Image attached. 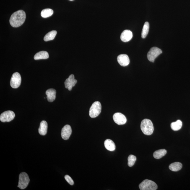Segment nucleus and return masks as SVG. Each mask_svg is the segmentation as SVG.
Instances as JSON below:
<instances>
[{
	"label": "nucleus",
	"instance_id": "nucleus-17",
	"mask_svg": "<svg viewBox=\"0 0 190 190\" xmlns=\"http://www.w3.org/2000/svg\"><path fill=\"white\" fill-rule=\"evenodd\" d=\"M105 147L107 150L112 152L116 149L115 143L111 139H107L104 142Z\"/></svg>",
	"mask_w": 190,
	"mask_h": 190
},
{
	"label": "nucleus",
	"instance_id": "nucleus-23",
	"mask_svg": "<svg viewBox=\"0 0 190 190\" xmlns=\"http://www.w3.org/2000/svg\"><path fill=\"white\" fill-rule=\"evenodd\" d=\"M149 29V24L148 22H145L144 23L142 32V37L145 38L148 34Z\"/></svg>",
	"mask_w": 190,
	"mask_h": 190
},
{
	"label": "nucleus",
	"instance_id": "nucleus-19",
	"mask_svg": "<svg viewBox=\"0 0 190 190\" xmlns=\"http://www.w3.org/2000/svg\"><path fill=\"white\" fill-rule=\"evenodd\" d=\"M167 152V150L165 149H160L155 151L154 153L153 156L155 158L159 159L166 155Z\"/></svg>",
	"mask_w": 190,
	"mask_h": 190
},
{
	"label": "nucleus",
	"instance_id": "nucleus-3",
	"mask_svg": "<svg viewBox=\"0 0 190 190\" xmlns=\"http://www.w3.org/2000/svg\"><path fill=\"white\" fill-rule=\"evenodd\" d=\"M102 105L100 102H95L92 104L89 111V115L91 118L98 117L101 112Z\"/></svg>",
	"mask_w": 190,
	"mask_h": 190
},
{
	"label": "nucleus",
	"instance_id": "nucleus-4",
	"mask_svg": "<svg viewBox=\"0 0 190 190\" xmlns=\"http://www.w3.org/2000/svg\"><path fill=\"white\" fill-rule=\"evenodd\" d=\"M139 188L141 190H156L157 189L158 187L154 181L146 179L139 184Z\"/></svg>",
	"mask_w": 190,
	"mask_h": 190
},
{
	"label": "nucleus",
	"instance_id": "nucleus-18",
	"mask_svg": "<svg viewBox=\"0 0 190 190\" xmlns=\"http://www.w3.org/2000/svg\"><path fill=\"white\" fill-rule=\"evenodd\" d=\"M182 165L181 163L178 162L172 163L169 166V168L173 171H178L182 168Z\"/></svg>",
	"mask_w": 190,
	"mask_h": 190
},
{
	"label": "nucleus",
	"instance_id": "nucleus-11",
	"mask_svg": "<svg viewBox=\"0 0 190 190\" xmlns=\"http://www.w3.org/2000/svg\"><path fill=\"white\" fill-rule=\"evenodd\" d=\"M72 133L71 126L69 125H66L62 129L61 135L64 140H67L69 139Z\"/></svg>",
	"mask_w": 190,
	"mask_h": 190
},
{
	"label": "nucleus",
	"instance_id": "nucleus-10",
	"mask_svg": "<svg viewBox=\"0 0 190 190\" xmlns=\"http://www.w3.org/2000/svg\"><path fill=\"white\" fill-rule=\"evenodd\" d=\"M77 82V80L75 79L74 75L71 74L65 82V87L66 88H68L69 91H70L72 90V87L75 85Z\"/></svg>",
	"mask_w": 190,
	"mask_h": 190
},
{
	"label": "nucleus",
	"instance_id": "nucleus-2",
	"mask_svg": "<svg viewBox=\"0 0 190 190\" xmlns=\"http://www.w3.org/2000/svg\"><path fill=\"white\" fill-rule=\"evenodd\" d=\"M141 128L143 133L146 135H150L154 131L153 123L149 119L143 120L141 123Z\"/></svg>",
	"mask_w": 190,
	"mask_h": 190
},
{
	"label": "nucleus",
	"instance_id": "nucleus-15",
	"mask_svg": "<svg viewBox=\"0 0 190 190\" xmlns=\"http://www.w3.org/2000/svg\"><path fill=\"white\" fill-rule=\"evenodd\" d=\"M48 129V124L45 121H42L40 123L38 132L40 135L45 136L47 134Z\"/></svg>",
	"mask_w": 190,
	"mask_h": 190
},
{
	"label": "nucleus",
	"instance_id": "nucleus-1",
	"mask_svg": "<svg viewBox=\"0 0 190 190\" xmlns=\"http://www.w3.org/2000/svg\"><path fill=\"white\" fill-rule=\"evenodd\" d=\"M25 19V12L23 10H19L12 14L10 19V23L12 27H18L24 23Z\"/></svg>",
	"mask_w": 190,
	"mask_h": 190
},
{
	"label": "nucleus",
	"instance_id": "nucleus-20",
	"mask_svg": "<svg viewBox=\"0 0 190 190\" xmlns=\"http://www.w3.org/2000/svg\"><path fill=\"white\" fill-rule=\"evenodd\" d=\"M57 34V32L56 30H53L49 32L44 37V40L45 41H48L54 39Z\"/></svg>",
	"mask_w": 190,
	"mask_h": 190
},
{
	"label": "nucleus",
	"instance_id": "nucleus-24",
	"mask_svg": "<svg viewBox=\"0 0 190 190\" xmlns=\"http://www.w3.org/2000/svg\"><path fill=\"white\" fill-rule=\"evenodd\" d=\"M136 157L135 156L130 155L128 158V165L130 167H132L134 165L136 161Z\"/></svg>",
	"mask_w": 190,
	"mask_h": 190
},
{
	"label": "nucleus",
	"instance_id": "nucleus-16",
	"mask_svg": "<svg viewBox=\"0 0 190 190\" xmlns=\"http://www.w3.org/2000/svg\"><path fill=\"white\" fill-rule=\"evenodd\" d=\"M49 57V55L47 52L42 51L37 53L34 57V59L35 60L46 59Z\"/></svg>",
	"mask_w": 190,
	"mask_h": 190
},
{
	"label": "nucleus",
	"instance_id": "nucleus-8",
	"mask_svg": "<svg viewBox=\"0 0 190 190\" xmlns=\"http://www.w3.org/2000/svg\"><path fill=\"white\" fill-rule=\"evenodd\" d=\"M15 115L14 112L8 111L1 113L0 116V120L2 122H10L14 119Z\"/></svg>",
	"mask_w": 190,
	"mask_h": 190
},
{
	"label": "nucleus",
	"instance_id": "nucleus-7",
	"mask_svg": "<svg viewBox=\"0 0 190 190\" xmlns=\"http://www.w3.org/2000/svg\"><path fill=\"white\" fill-rule=\"evenodd\" d=\"M21 77L20 74L18 72L13 74L10 80V85L14 88H17L20 86L21 83Z\"/></svg>",
	"mask_w": 190,
	"mask_h": 190
},
{
	"label": "nucleus",
	"instance_id": "nucleus-9",
	"mask_svg": "<svg viewBox=\"0 0 190 190\" xmlns=\"http://www.w3.org/2000/svg\"><path fill=\"white\" fill-rule=\"evenodd\" d=\"M113 117L114 121L118 125H124L126 123V117L121 113H115L113 115Z\"/></svg>",
	"mask_w": 190,
	"mask_h": 190
},
{
	"label": "nucleus",
	"instance_id": "nucleus-5",
	"mask_svg": "<svg viewBox=\"0 0 190 190\" xmlns=\"http://www.w3.org/2000/svg\"><path fill=\"white\" fill-rule=\"evenodd\" d=\"M30 182L28 175L25 172H22L19 175V185L18 187L21 189H25Z\"/></svg>",
	"mask_w": 190,
	"mask_h": 190
},
{
	"label": "nucleus",
	"instance_id": "nucleus-12",
	"mask_svg": "<svg viewBox=\"0 0 190 190\" xmlns=\"http://www.w3.org/2000/svg\"><path fill=\"white\" fill-rule=\"evenodd\" d=\"M117 61L120 65L125 67L128 65L130 63L129 56L126 54H121L118 56Z\"/></svg>",
	"mask_w": 190,
	"mask_h": 190
},
{
	"label": "nucleus",
	"instance_id": "nucleus-21",
	"mask_svg": "<svg viewBox=\"0 0 190 190\" xmlns=\"http://www.w3.org/2000/svg\"><path fill=\"white\" fill-rule=\"evenodd\" d=\"M182 126V123L180 120H178L175 122L172 123L171 124V128L174 131L179 130L181 129Z\"/></svg>",
	"mask_w": 190,
	"mask_h": 190
},
{
	"label": "nucleus",
	"instance_id": "nucleus-13",
	"mask_svg": "<svg viewBox=\"0 0 190 190\" xmlns=\"http://www.w3.org/2000/svg\"><path fill=\"white\" fill-rule=\"evenodd\" d=\"M133 37L132 32L129 30H126L123 31L121 35V40L123 42H129Z\"/></svg>",
	"mask_w": 190,
	"mask_h": 190
},
{
	"label": "nucleus",
	"instance_id": "nucleus-6",
	"mask_svg": "<svg viewBox=\"0 0 190 190\" xmlns=\"http://www.w3.org/2000/svg\"><path fill=\"white\" fill-rule=\"evenodd\" d=\"M162 53L161 49L156 47L151 48L147 54L148 60L151 62H154L156 58Z\"/></svg>",
	"mask_w": 190,
	"mask_h": 190
},
{
	"label": "nucleus",
	"instance_id": "nucleus-26",
	"mask_svg": "<svg viewBox=\"0 0 190 190\" xmlns=\"http://www.w3.org/2000/svg\"><path fill=\"white\" fill-rule=\"evenodd\" d=\"M69 1H74V0H69Z\"/></svg>",
	"mask_w": 190,
	"mask_h": 190
},
{
	"label": "nucleus",
	"instance_id": "nucleus-25",
	"mask_svg": "<svg viewBox=\"0 0 190 190\" xmlns=\"http://www.w3.org/2000/svg\"><path fill=\"white\" fill-rule=\"evenodd\" d=\"M65 179L66 181L69 184L71 185H73L74 184V182L72 178L71 177L68 175H66L64 176Z\"/></svg>",
	"mask_w": 190,
	"mask_h": 190
},
{
	"label": "nucleus",
	"instance_id": "nucleus-22",
	"mask_svg": "<svg viewBox=\"0 0 190 190\" xmlns=\"http://www.w3.org/2000/svg\"><path fill=\"white\" fill-rule=\"evenodd\" d=\"M53 13V10L50 9H43L42 11L40 14L42 17L46 18L52 15Z\"/></svg>",
	"mask_w": 190,
	"mask_h": 190
},
{
	"label": "nucleus",
	"instance_id": "nucleus-14",
	"mask_svg": "<svg viewBox=\"0 0 190 190\" xmlns=\"http://www.w3.org/2000/svg\"><path fill=\"white\" fill-rule=\"evenodd\" d=\"M47 98L48 101L52 102L56 99V91L54 89H49L46 91Z\"/></svg>",
	"mask_w": 190,
	"mask_h": 190
}]
</instances>
